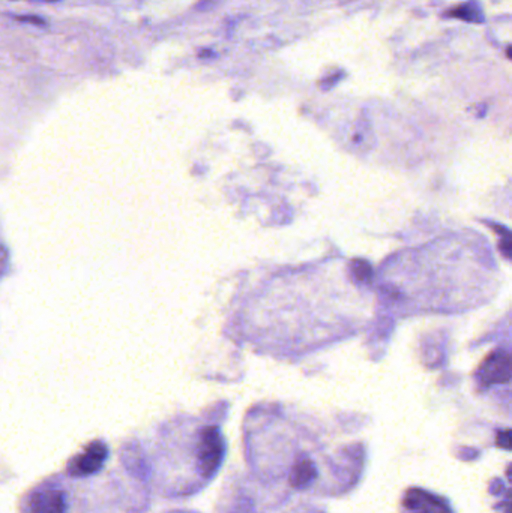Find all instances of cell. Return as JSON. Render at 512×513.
<instances>
[{
  "instance_id": "8",
  "label": "cell",
  "mask_w": 512,
  "mask_h": 513,
  "mask_svg": "<svg viewBox=\"0 0 512 513\" xmlns=\"http://www.w3.org/2000/svg\"><path fill=\"white\" fill-rule=\"evenodd\" d=\"M18 20H22V22H26V23H32V24H39L43 26L44 24V20L39 18V17H29V15H24V17H17Z\"/></svg>"
},
{
  "instance_id": "7",
  "label": "cell",
  "mask_w": 512,
  "mask_h": 513,
  "mask_svg": "<svg viewBox=\"0 0 512 513\" xmlns=\"http://www.w3.org/2000/svg\"><path fill=\"white\" fill-rule=\"evenodd\" d=\"M448 17H454L458 20H464V22L469 23H484V14L483 9L476 3V2H467V3H462L455 8H450L449 11L446 13Z\"/></svg>"
},
{
  "instance_id": "1",
  "label": "cell",
  "mask_w": 512,
  "mask_h": 513,
  "mask_svg": "<svg viewBox=\"0 0 512 513\" xmlns=\"http://www.w3.org/2000/svg\"><path fill=\"white\" fill-rule=\"evenodd\" d=\"M247 461L253 479L283 494L332 496L360 477L362 452L327 449L310 433L275 420L247 431Z\"/></svg>"
},
{
  "instance_id": "5",
  "label": "cell",
  "mask_w": 512,
  "mask_h": 513,
  "mask_svg": "<svg viewBox=\"0 0 512 513\" xmlns=\"http://www.w3.org/2000/svg\"><path fill=\"white\" fill-rule=\"evenodd\" d=\"M401 510L403 513H453L442 498L422 489L407 491Z\"/></svg>"
},
{
  "instance_id": "4",
  "label": "cell",
  "mask_w": 512,
  "mask_h": 513,
  "mask_svg": "<svg viewBox=\"0 0 512 513\" xmlns=\"http://www.w3.org/2000/svg\"><path fill=\"white\" fill-rule=\"evenodd\" d=\"M30 513H65V492L53 484L38 486L29 497Z\"/></svg>"
},
{
  "instance_id": "3",
  "label": "cell",
  "mask_w": 512,
  "mask_h": 513,
  "mask_svg": "<svg viewBox=\"0 0 512 513\" xmlns=\"http://www.w3.org/2000/svg\"><path fill=\"white\" fill-rule=\"evenodd\" d=\"M108 459V447L102 441H92L68 463L66 471L73 477H87L98 473Z\"/></svg>"
},
{
  "instance_id": "10",
  "label": "cell",
  "mask_w": 512,
  "mask_h": 513,
  "mask_svg": "<svg viewBox=\"0 0 512 513\" xmlns=\"http://www.w3.org/2000/svg\"><path fill=\"white\" fill-rule=\"evenodd\" d=\"M45 2H57V0H45Z\"/></svg>"
},
{
  "instance_id": "9",
  "label": "cell",
  "mask_w": 512,
  "mask_h": 513,
  "mask_svg": "<svg viewBox=\"0 0 512 513\" xmlns=\"http://www.w3.org/2000/svg\"><path fill=\"white\" fill-rule=\"evenodd\" d=\"M506 56H508V59H511V47H508V50H506Z\"/></svg>"
},
{
  "instance_id": "2",
  "label": "cell",
  "mask_w": 512,
  "mask_h": 513,
  "mask_svg": "<svg viewBox=\"0 0 512 513\" xmlns=\"http://www.w3.org/2000/svg\"><path fill=\"white\" fill-rule=\"evenodd\" d=\"M299 497L283 494L250 477H233L221 505V513H319Z\"/></svg>"
},
{
  "instance_id": "6",
  "label": "cell",
  "mask_w": 512,
  "mask_h": 513,
  "mask_svg": "<svg viewBox=\"0 0 512 513\" xmlns=\"http://www.w3.org/2000/svg\"><path fill=\"white\" fill-rule=\"evenodd\" d=\"M511 377V361L509 356L504 352L495 353L488 357L479 371V378L484 384L506 383Z\"/></svg>"
}]
</instances>
